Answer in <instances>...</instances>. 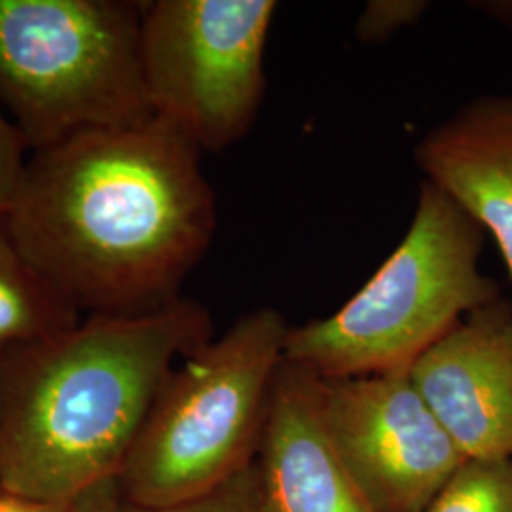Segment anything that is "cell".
Segmentation results:
<instances>
[{
	"instance_id": "obj_1",
	"label": "cell",
	"mask_w": 512,
	"mask_h": 512,
	"mask_svg": "<svg viewBox=\"0 0 512 512\" xmlns=\"http://www.w3.org/2000/svg\"><path fill=\"white\" fill-rule=\"evenodd\" d=\"M200 154L158 118L82 133L31 152L2 217L78 313L160 310L181 298L217 234V196Z\"/></svg>"
},
{
	"instance_id": "obj_2",
	"label": "cell",
	"mask_w": 512,
	"mask_h": 512,
	"mask_svg": "<svg viewBox=\"0 0 512 512\" xmlns=\"http://www.w3.org/2000/svg\"><path fill=\"white\" fill-rule=\"evenodd\" d=\"M213 338L211 311L181 296L2 353L0 494L71 505L118 478L169 372Z\"/></svg>"
},
{
	"instance_id": "obj_3",
	"label": "cell",
	"mask_w": 512,
	"mask_h": 512,
	"mask_svg": "<svg viewBox=\"0 0 512 512\" xmlns=\"http://www.w3.org/2000/svg\"><path fill=\"white\" fill-rule=\"evenodd\" d=\"M484 236L458 203L421 184L401 243L344 306L289 329L285 361L321 380L410 370L461 319L501 296L480 270Z\"/></svg>"
},
{
	"instance_id": "obj_4",
	"label": "cell",
	"mask_w": 512,
	"mask_h": 512,
	"mask_svg": "<svg viewBox=\"0 0 512 512\" xmlns=\"http://www.w3.org/2000/svg\"><path fill=\"white\" fill-rule=\"evenodd\" d=\"M289 329L256 308L169 372L116 478L126 503L179 505L255 463Z\"/></svg>"
},
{
	"instance_id": "obj_5",
	"label": "cell",
	"mask_w": 512,
	"mask_h": 512,
	"mask_svg": "<svg viewBox=\"0 0 512 512\" xmlns=\"http://www.w3.org/2000/svg\"><path fill=\"white\" fill-rule=\"evenodd\" d=\"M143 2L0 0V105L31 152L152 120Z\"/></svg>"
},
{
	"instance_id": "obj_6",
	"label": "cell",
	"mask_w": 512,
	"mask_h": 512,
	"mask_svg": "<svg viewBox=\"0 0 512 512\" xmlns=\"http://www.w3.org/2000/svg\"><path fill=\"white\" fill-rule=\"evenodd\" d=\"M274 0L143 2L141 57L152 116L200 152L243 141L266 95Z\"/></svg>"
},
{
	"instance_id": "obj_7",
	"label": "cell",
	"mask_w": 512,
	"mask_h": 512,
	"mask_svg": "<svg viewBox=\"0 0 512 512\" xmlns=\"http://www.w3.org/2000/svg\"><path fill=\"white\" fill-rule=\"evenodd\" d=\"M336 454L378 512H421L467 461L410 370L321 380Z\"/></svg>"
},
{
	"instance_id": "obj_8",
	"label": "cell",
	"mask_w": 512,
	"mask_h": 512,
	"mask_svg": "<svg viewBox=\"0 0 512 512\" xmlns=\"http://www.w3.org/2000/svg\"><path fill=\"white\" fill-rule=\"evenodd\" d=\"M410 378L465 458H512L511 300L499 296L461 319Z\"/></svg>"
},
{
	"instance_id": "obj_9",
	"label": "cell",
	"mask_w": 512,
	"mask_h": 512,
	"mask_svg": "<svg viewBox=\"0 0 512 512\" xmlns=\"http://www.w3.org/2000/svg\"><path fill=\"white\" fill-rule=\"evenodd\" d=\"M255 465L268 512H378L330 442L321 378L302 366L279 368Z\"/></svg>"
},
{
	"instance_id": "obj_10",
	"label": "cell",
	"mask_w": 512,
	"mask_h": 512,
	"mask_svg": "<svg viewBox=\"0 0 512 512\" xmlns=\"http://www.w3.org/2000/svg\"><path fill=\"white\" fill-rule=\"evenodd\" d=\"M425 183L494 238L512 279V93L465 103L416 147Z\"/></svg>"
},
{
	"instance_id": "obj_11",
	"label": "cell",
	"mask_w": 512,
	"mask_h": 512,
	"mask_svg": "<svg viewBox=\"0 0 512 512\" xmlns=\"http://www.w3.org/2000/svg\"><path fill=\"white\" fill-rule=\"evenodd\" d=\"M80 321V313L55 294L19 251L0 215V355L54 338Z\"/></svg>"
},
{
	"instance_id": "obj_12",
	"label": "cell",
	"mask_w": 512,
	"mask_h": 512,
	"mask_svg": "<svg viewBox=\"0 0 512 512\" xmlns=\"http://www.w3.org/2000/svg\"><path fill=\"white\" fill-rule=\"evenodd\" d=\"M421 512H512V458L467 459Z\"/></svg>"
},
{
	"instance_id": "obj_13",
	"label": "cell",
	"mask_w": 512,
	"mask_h": 512,
	"mask_svg": "<svg viewBox=\"0 0 512 512\" xmlns=\"http://www.w3.org/2000/svg\"><path fill=\"white\" fill-rule=\"evenodd\" d=\"M118 512H268V509L260 488L256 465L253 463L243 473L196 499L160 509L129 505L122 499Z\"/></svg>"
},
{
	"instance_id": "obj_14",
	"label": "cell",
	"mask_w": 512,
	"mask_h": 512,
	"mask_svg": "<svg viewBox=\"0 0 512 512\" xmlns=\"http://www.w3.org/2000/svg\"><path fill=\"white\" fill-rule=\"evenodd\" d=\"M429 6L427 0H368L355 21V38L363 44H384L416 25Z\"/></svg>"
},
{
	"instance_id": "obj_15",
	"label": "cell",
	"mask_w": 512,
	"mask_h": 512,
	"mask_svg": "<svg viewBox=\"0 0 512 512\" xmlns=\"http://www.w3.org/2000/svg\"><path fill=\"white\" fill-rule=\"evenodd\" d=\"M29 156L31 150L21 131L10 116L0 110V215H4L16 200Z\"/></svg>"
},
{
	"instance_id": "obj_16",
	"label": "cell",
	"mask_w": 512,
	"mask_h": 512,
	"mask_svg": "<svg viewBox=\"0 0 512 512\" xmlns=\"http://www.w3.org/2000/svg\"><path fill=\"white\" fill-rule=\"evenodd\" d=\"M120 505L122 495L118 490L116 478H112L93 486L86 494L76 497L69 505V512H118Z\"/></svg>"
},
{
	"instance_id": "obj_17",
	"label": "cell",
	"mask_w": 512,
	"mask_h": 512,
	"mask_svg": "<svg viewBox=\"0 0 512 512\" xmlns=\"http://www.w3.org/2000/svg\"><path fill=\"white\" fill-rule=\"evenodd\" d=\"M471 10L492 19L497 25L509 29L512 33V0H475L469 2Z\"/></svg>"
},
{
	"instance_id": "obj_18",
	"label": "cell",
	"mask_w": 512,
	"mask_h": 512,
	"mask_svg": "<svg viewBox=\"0 0 512 512\" xmlns=\"http://www.w3.org/2000/svg\"><path fill=\"white\" fill-rule=\"evenodd\" d=\"M0 512H69V505H44L0 494Z\"/></svg>"
}]
</instances>
